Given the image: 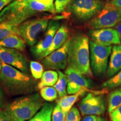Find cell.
I'll list each match as a JSON object with an SVG mask.
<instances>
[{
    "label": "cell",
    "instance_id": "6da1fadb",
    "mask_svg": "<svg viewBox=\"0 0 121 121\" xmlns=\"http://www.w3.org/2000/svg\"><path fill=\"white\" fill-rule=\"evenodd\" d=\"M56 13L54 0H29L22 4L12 2L0 13V22L19 26L40 13Z\"/></svg>",
    "mask_w": 121,
    "mask_h": 121
},
{
    "label": "cell",
    "instance_id": "7a4b0ae2",
    "mask_svg": "<svg viewBox=\"0 0 121 121\" xmlns=\"http://www.w3.org/2000/svg\"><path fill=\"white\" fill-rule=\"evenodd\" d=\"M68 67L88 77L93 76L90 66L89 39L82 34L70 38L68 51Z\"/></svg>",
    "mask_w": 121,
    "mask_h": 121
},
{
    "label": "cell",
    "instance_id": "3957f363",
    "mask_svg": "<svg viewBox=\"0 0 121 121\" xmlns=\"http://www.w3.org/2000/svg\"><path fill=\"white\" fill-rule=\"evenodd\" d=\"M0 83L11 95L26 94L35 90V82L28 73L4 62L0 72Z\"/></svg>",
    "mask_w": 121,
    "mask_h": 121
},
{
    "label": "cell",
    "instance_id": "277c9868",
    "mask_svg": "<svg viewBox=\"0 0 121 121\" xmlns=\"http://www.w3.org/2000/svg\"><path fill=\"white\" fill-rule=\"evenodd\" d=\"M38 93L33 94L16 99L7 107L15 121L29 120L43 105Z\"/></svg>",
    "mask_w": 121,
    "mask_h": 121
},
{
    "label": "cell",
    "instance_id": "5b68a950",
    "mask_svg": "<svg viewBox=\"0 0 121 121\" xmlns=\"http://www.w3.org/2000/svg\"><path fill=\"white\" fill-rule=\"evenodd\" d=\"M101 0H71L67 10L81 22L91 20L105 5Z\"/></svg>",
    "mask_w": 121,
    "mask_h": 121
},
{
    "label": "cell",
    "instance_id": "8992f818",
    "mask_svg": "<svg viewBox=\"0 0 121 121\" xmlns=\"http://www.w3.org/2000/svg\"><path fill=\"white\" fill-rule=\"evenodd\" d=\"M90 66L92 72L96 76H102L106 73L108 66V60L112 47L105 46L89 40Z\"/></svg>",
    "mask_w": 121,
    "mask_h": 121
},
{
    "label": "cell",
    "instance_id": "52a82bcc",
    "mask_svg": "<svg viewBox=\"0 0 121 121\" xmlns=\"http://www.w3.org/2000/svg\"><path fill=\"white\" fill-rule=\"evenodd\" d=\"M121 22V9L110 3L105 4L102 10L92 19L89 26L93 29L110 28Z\"/></svg>",
    "mask_w": 121,
    "mask_h": 121
},
{
    "label": "cell",
    "instance_id": "ba28073f",
    "mask_svg": "<svg viewBox=\"0 0 121 121\" xmlns=\"http://www.w3.org/2000/svg\"><path fill=\"white\" fill-rule=\"evenodd\" d=\"M49 21L45 18L26 20L19 25V35L27 44L33 47L42 33L46 31Z\"/></svg>",
    "mask_w": 121,
    "mask_h": 121
},
{
    "label": "cell",
    "instance_id": "9c48e42d",
    "mask_svg": "<svg viewBox=\"0 0 121 121\" xmlns=\"http://www.w3.org/2000/svg\"><path fill=\"white\" fill-rule=\"evenodd\" d=\"M61 26L59 21L51 20L45 31L43 38L31 48V52L36 58L42 60L44 58L45 52L50 48L53 40L54 35Z\"/></svg>",
    "mask_w": 121,
    "mask_h": 121
},
{
    "label": "cell",
    "instance_id": "30bf717a",
    "mask_svg": "<svg viewBox=\"0 0 121 121\" xmlns=\"http://www.w3.org/2000/svg\"><path fill=\"white\" fill-rule=\"evenodd\" d=\"M70 38L62 47L48 54L42 60V63L47 69L62 70L68 65V51Z\"/></svg>",
    "mask_w": 121,
    "mask_h": 121
},
{
    "label": "cell",
    "instance_id": "8fae6325",
    "mask_svg": "<svg viewBox=\"0 0 121 121\" xmlns=\"http://www.w3.org/2000/svg\"><path fill=\"white\" fill-rule=\"evenodd\" d=\"M65 74L67 78V92L69 94H75L81 91L86 92L91 87V81L89 78L72 68L68 67Z\"/></svg>",
    "mask_w": 121,
    "mask_h": 121
},
{
    "label": "cell",
    "instance_id": "7c38bea8",
    "mask_svg": "<svg viewBox=\"0 0 121 121\" xmlns=\"http://www.w3.org/2000/svg\"><path fill=\"white\" fill-rule=\"evenodd\" d=\"M80 110L82 116L103 114L105 112L103 97L93 93L87 94L80 103Z\"/></svg>",
    "mask_w": 121,
    "mask_h": 121
},
{
    "label": "cell",
    "instance_id": "4fadbf2b",
    "mask_svg": "<svg viewBox=\"0 0 121 121\" xmlns=\"http://www.w3.org/2000/svg\"><path fill=\"white\" fill-rule=\"evenodd\" d=\"M0 58L2 62L28 73V60L25 56L18 50L0 46Z\"/></svg>",
    "mask_w": 121,
    "mask_h": 121
},
{
    "label": "cell",
    "instance_id": "5bb4252c",
    "mask_svg": "<svg viewBox=\"0 0 121 121\" xmlns=\"http://www.w3.org/2000/svg\"><path fill=\"white\" fill-rule=\"evenodd\" d=\"M89 36L95 43L105 46L121 43L118 31L116 29L112 28L93 29L89 32Z\"/></svg>",
    "mask_w": 121,
    "mask_h": 121
},
{
    "label": "cell",
    "instance_id": "9a60e30c",
    "mask_svg": "<svg viewBox=\"0 0 121 121\" xmlns=\"http://www.w3.org/2000/svg\"><path fill=\"white\" fill-rule=\"evenodd\" d=\"M121 70V44L114 45L112 47L108 63L107 74L110 78Z\"/></svg>",
    "mask_w": 121,
    "mask_h": 121
},
{
    "label": "cell",
    "instance_id": "2e32d148",
    "mask_svg": "<svg viewBox=\"0 0 121 121\" xmlns=\"http://www.w3.org/2000/svg\"><path fill=\"white\" fill-rule=\"evenodd\" d=\"M69 39V30L66 25H62L60 26L58 31L54 35L52 45L47 50L44 56V58L56 50L63 46L65 43Z\"/></svg>",
    "mask_w": 121,
    "mask_h": 121
},
{
    "label": "cell",
    "instance_id": "e0dca14e",
    "mask_svg": "<svg viewBox=\"0 0 121 121\" xmlns=\"http://www.w3.org/2000/svg\"><path fill=\"white\" fill-rule=\"evenodd\" d=\"M26 42L19 35L13 34L0 41V46L24 51L26 48Z\"/></svg>",
    "mask_w": 121,
    "mask_h": 121
},
{
    "label": "cell",
    "instance_id": "ac0fdd59",
    "mask_svg": "<svg viewBox=\"0 0 121 121\" xmlns=\"http://www.w3.org/2000/svg\"><path fill=\"white\" fill-rule=\"evenodd\" d=\"M86 92L84 91H81L79 93L71 95H66L62 98H60V99L57 100V105L60 106L61 109L63 110L66 115L69 113V112L72 108V106L75 104V103L78 100L80 95L84 94Z\"/></svg>",
    "mask_w": 121,
    "mask_h": 121
},
{
    "label": "cell",
    "instance_id": "d6986e66",
    "mask_svg": "<svg viewBox=\"0 0 121 121\" xmlns=\"http://www.w3.org/2000/svg\"><path fill=\"white\" fill-rule=\"evenodd\" d=\"M58 73L56 71L49 69L44 72L41 80L38 84L37 88L41 89L44 87L53 86L58 79Z\"/></svg>",
    "mask_w": 121,
    "mask_h": 121
},
{
    "label": "cell",
    "instance_id": "ffe728a7",
    "mask_svg": "<svg viewBox=\"0 0 121 121\" xmlns=\"http://www.w3.org/2000/svg\"><path fill=\"white\" fill-rule=\"evenodd\" d=\"M54 108L53 104H44L39 112L29 121H51Z\"/></svg>",
    "mask_w": 121,
    "mask_h": 121
},
{
    "label": "cell",
    "instance_id": "44dd1931",
    "mask_svg": "<svg viewBox=\"0 0 121 121\" xmlns=\"http://www.w3.org/2000/svg\"><path fill=\"white\" fill-rule=\"evenodd\" d=\"M121 105V87H117L109 94L108 99L109 113Z\"/></svg>",
    "mask_w": 121,
    "mask_h": 121
},
{
    "label": "cell",
    "instance_id": "7402d4cb",
    "mask_svg": "<svg viewBox=\"0 0 121 121\" xmlns=\"http://www.w3.org/2000/svg\"><path fill=\"white\" fill-rule=\"evenodd\" d=\"M58 79L56 84L53 86L58 92V94L60 98H62L67 94V78L65 73L58 71Z\"/></svg>",
    "mask_w": 121,
    "mask_h": 121
},
{
    "label": "cell",
    "instance_id": "603a6c76",
    "mask_svg": "<svg viewBox=\"0 0 121 121\" xmlns=\"http://www.w3.org/2000/svg\"><path fill=\"white\" fill-rule=\"evenodd\" d=\"M13 34L19 35V26L0 22V41Z\"/></svg>",
    "mask_w": 121,
    "mask_h": 121
},
{
    "label": "cell",
    "instance_id": "cb8c5ba5",
    "mask_svg": "<svg viewBox=\"0 0 121 121\" xmlns=\"http://www.w3.org/2000/svg\"><path fill=\"white\" fill-rule=\"evenodd\" d=\"M41 97L47 102H53L58 97V92L54 87L46 86L40 89Z\"/></svg>",
    "mask_w": 121,
    "mask_h": 121
},
{
    "label": "cell",
    "instance_id": "d4e9b609",
    "mask_svg": "<svg viewBox=\"0 0 121 121\" xmlns=\"http://www.w3.org/2000/svg\"><path fill=\"white\" fill-rule=\"evenodd\" d=\"M121 86V70L102 84L103 88L109 90Z\"/></svg>",
    "mask_w": 121,
    "mask_h": 121
},
{
    "label": "cell",
    "instance_id": "484cf974",
    "mask_svg": "<svg viewBox=\"0 0 121 121\" xmlns=\"http://www.w3.org/2000/svg\"><path fill=\"white\" fill-rule=\"evenodd\" d=\"M30 69L33 77L35 79L41 78L43 74V66L38 62L32 60L30 63Z\"/></svg>",
    "mask_w": 121,
    "mask_h": 121
},
{
    "label": "cell",
    "instance_id": "4316f807",
    "mask_svg": "<svg viewBox=\"0 0 121 121\" xmlns=\"http://www.w3.org/2000/svg\"><path fill=\"white\" fill-rule=\"evenodd\" d=\"M66 115L61 109L60 106L54 107L52 115V121H65Z\"/></svg>",
    "mask_w": 121,
    "mask_h": 121
},
{
    "label": "cell",
    "instance_id": "83f0119b",
    "mask_svg": "<svg viewBox=\"0 0 121 121\" xmlns=\"http://www.w3.org/2000/svg\"><path fill=\"white\" fill-rule=\"evenodd\" d=\"M65 121H81L80 112L76 107H72L67 113Z\"/></svg>",
    "mask_w": 121,
    "mask_h": 121
},
{
    "label": "cell",
    "instance_id": "f1b7e54d",
    "mask_svg": "<svg viewBox=\"0 0 121 121\" xmlns=\"http://www.w3.org/2000/svg\"><path fill=\"white\" fill-rule=\"evenodd\" d=\"M71 1V0H55L54 6L56 13H60L64 11Z\"/></svg>",
    "mask_w": 121,
    "mask_h": 121
},
{
    "label": "cell",
    "instance_id": "f546056e",
    "mask_svg": "<svg viewBox=\"0 0 121 121\" xmlns=\"http://www.w3.org/2000/svg\"><path fill=\"white\" fill-rule=\"evenodd\" d=\"M0 121H15L9 109H0Z\"/></svg>",
    "mask_w": 121,
    "mask_h": 121
},
{
    "label": "cell",
    "instance_id": "4dcf8cb0",
    "mask_svg": "<svg viewBox=\"0 0 121 121\" xmlns=\"http://www.w3.org/2000/svg\"><path fill=\"white\" fill-rule=\"evenodd\" d=\"M112 121H121V105L109 113Z\"/></svg>",
    "mask_w": 121,
    "mask_h": 121
},
{
    "label": "cell",
    "instance_id": "1f68e13d",
    "mask_svg": "<svg viewBox=\"0 0 121 121\" xmlns=\"http://www.w3.org/2000/svg\"><path fill=\"white\" fill-rule=\"evenodd\" d=\"M5 95L4 94L2 89L0 86V109H2V108L4 107V104H5Z\"/></svg>",
    "mask_w": 121,
    "mask_h": 121
},
{
    "label": "cell",
    "instance_id": "d6a6232c",
    "mask_svg": "<svg viewBox=\"0 0 121 121\" xmlns=\"http://www.w3.org/2000/svg\"><path fill=\"white\" fill-rule=\"evenodd\" d=\"M13 1L15 0H0V13L2 11L4 7L11 4Z\"/></svg>",
    "mask_w": 121,
    "mask_h": 121
},
{
    "label": "cell",
    "instance_id": "836d02e7",
    "mask_svg": "<svg viewBox=\"0 0 121 121\" xmlns=\"http://www.w3.org/2000/svg\"><path fill=\"white\" fill-rule=\"evenodd\" d=\"M82 121H98V117L95 115H89L86 116Z\"/></svg>",
    "mask_w": 121,
    "mask_h": 121
},
{
    "label": "cell",
    "instance_id": "e575fe53",
    "mask_svg": "<svg viewBox=\"0 0 121 121\" xmlns=\"http://www.w3.org/2000/svg\"><path fill=\"white\" fill-rule=\"evenodd\" d=\"M110 3L114 5L115 6L119 7L121 9V0H111Z\"/></svg>",
    "mask_w": 121,
    "mask_h": 121
},
{
    "label": "cell",
    "instance_id": "d590c367",
    "mask_svg": "<svg viewBox=\"0 0 121 121\" xmlns=\"http://www.w3.org/2000/svg\"><path fill=\"white\" fill-rule=\"evenodd\" d=\"M115 28H116V29L118 33L119 38H120V40L121 41V22H119L118 24H117V25L115 26Z\"/></svg>",
    "mask_w": 121,
    "mask_h": 121
},
{
    "label": "cell",
    "instance_id": "8d00e7d4",
    "mask_svg": "<svg viewBox=\"0 0 121 121\" xmlns=\"http://www.w3.org/2000/svg\"><path fill=\"white\" fill-rule=\"evenodd\" d=\"M28 1H29V0H15V1H13V2L16 4H22V3Z\"/></svg>",
    "mask_w": 121,
    "mask_h": 121
},
{
    "label": "cell",
    "instance_id": "74e56055",
    "mask_svg": "<svg viewBox=\"0 0 121 121\" xmlns=\"http://www.w3.org/2000/svg\"><path fill=\"white\" fill-rule=\"evenodd\" d=\"M98 121H106L104 118H103L98 117Z\"/></svg>",
    "mask_w": 121,
    "mask_h": 121
},
{
    "label": "cell",
    "instance_id": "f35d334b",
    "mask_svg": "<svg viewBox=\"0 0 121 121\" xmlns=\"http://www.w3.org/2000/svg\"><path fill=\"white\" fill-rule=\"evenodd\" d=\"M2 61L0 58V72H1V69H2Z\"/></svg>",
    "mask_w": 121,
    "mask_h": 121
},
{
    "label": "cell",
    "instance_id": "ab89813d",
    "mask_svg": "<svg viewBox=\"0 0 121 121\" xmlns=\"http://www.w3.org/2000/svg\"><path fill=\"white\" fill-rule=\"evenodd\" d=\"M101 1H105V0H101Z\"/></svg>",
    "mask_w": 121,
    "mask_h": 121
}]
</instances>
